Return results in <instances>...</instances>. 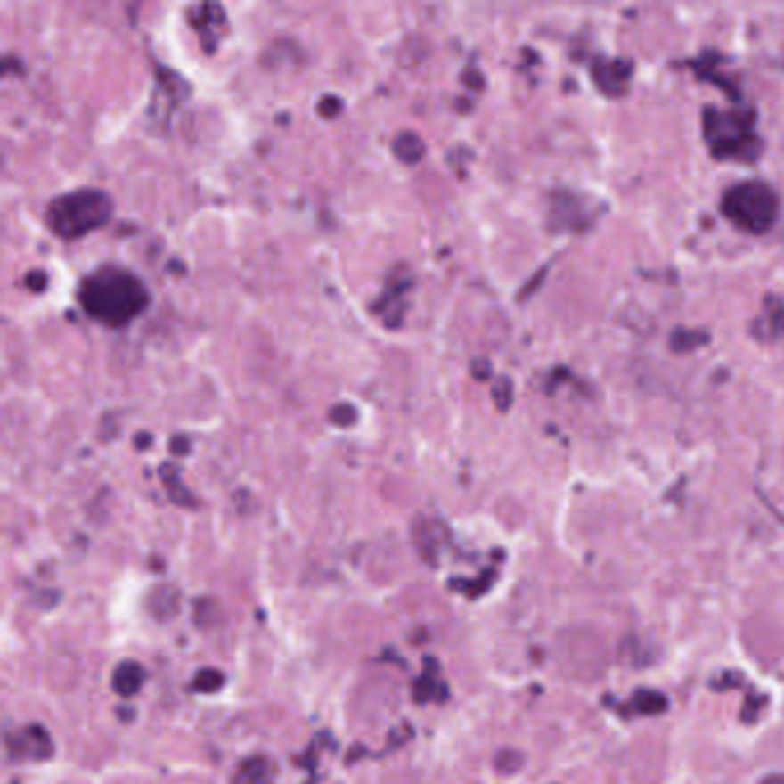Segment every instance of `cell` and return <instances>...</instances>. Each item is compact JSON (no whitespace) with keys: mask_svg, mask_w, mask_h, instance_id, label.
Segmentation results:
<instances>
[{"mask_svg":"<svg viewBox=\"0 0 784 784\" xmlns=\"http://www.w3.org/2000/svg\"><path fill=\"white\" fill-rule=\"evenodd\" d=\"M78 299L93 318L106 324H125L145 308L148 292L129 272L106 267L83 281Z\"/></svg>","mask_w":784,"mask_h":784,"instance_id":"cell-1","label":"cell"},{"mask_svg":"<svg viewBox=\"0 0 784 784\" xmlns=\"http://www.w3.org/2000/svg\"><path fill=\"white\" fill-rule=\"evenodd\" d=\"M113 214L110 198L94 189H78L55 198L49 205L46 221L61 237H81L104 225Z\"/></svg>","mask_w":784,"mask_h":784,"instance_id":"cell-2","label":"cell"},{"mask_svg":"<svg viewBox=\"0 0 784 784\" xmlns=\"http://www.w3.org/2000/svg\"><path fill=\"white\" fill-rule=\"evenodd\" d=\"M633 711L640 713V715H658L667 708V697L658 690H649V688H641L633 695L631 699Z\"/></svg>","mask_w":784,"mask_h":784,"instance_id":"cell-3","label":"cell"},{"mask_svg":"<svg viewBox=\"0 0 784 784\" xmlns=\"http://www.w3.org/2000/svg\"><path fill=\"white\" fill-rule=\"evenodd\" d=\"M759 784H784V775H780V773L766 775V778L759 780Z\"/></svg>","mask_w":784,"mask_h":784,"instance_id":"cell-4","label":"cell"}]
</instances>
